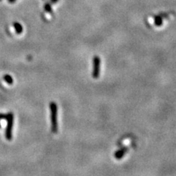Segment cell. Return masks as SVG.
I'll return each instance as SVG.
<instances>
[{
	"label": "cell",
	"instance_id": "cell-1",
	"mask_svg": "<svg viewBox=\"0 0 176 176\" xmlns=\"http://www.w3.org/2000/svg\"><path fill=\"white\" fill-rule=\"evenodd\" d=\"M50 111H51V124L52 131L56 133L58 131V123H57V106L54 102L50 103Z\"/></svg>",
	"mask_w": 176,
	"mask_h": 176
},
{
	"label": "cell",
	"instance_id": "cell-2",
	"mask_svg": "<svg viewBox=\"0 0 176 176\" xmlns=\"http://www.w3.org/2000/svg\"><path fill=\"white\" fill-rule=\"evenodd\" d=\"M6 120L7 121V128L5 131V136L7 138V140H11L13 138V121L14 117L13 113H8L7 115Z\"/></svg>",
	"mask_w": 176,
	"mask_h": 176
},
{
	"label": "cell",
	"instance_id": "cell-3",
	"mask_svg": "<svg viewBox=\"0 0 176 176\" xmlns=\"http://www.w3.org/2000/svg\"><path fill=\"white\" fill-rule=\"evenodd\" d=\"M93 77L94 79H98L101 73V59L99 56H95L93 60Z\"/></svg>",
	"mask_w": 176,
	"mask_h": 176
},
{
	"label": "cell",
	"instance_id": "cell-4",
	"mask_svg": "<svg viewBox=\"0 0 176 176\" xmlns=\"http://www.w3.org/2000/svg\"><path fill=\"white\" fill-rule=\"evenodd\" d=\"M127 150H128V149H127L126 148H120V149L118 150H117V151L115 152V159H118V160L121 159L123 156H125V154L126 153Z\"/></svg>",
	"mask_w": 176,
	"mask_h": 176
},
{
	"label": "cell",
	"instance_id": "cell-5",
	"mask_svg": "<svg viewBox=\"0 0 176 176\" xmlns=\"http://www.w3.org/2000/svg\"><path fill=\"white\" fill-rule=\"evenodd\" d=\"M13 26L14 28H15V32H16L17 34L22 33V32H23V27H22V26L20 24L18 23V22H15Z\"/></svg>",
	"mask_w": 176,
	"mask_h": 176
},
{
	"label": "cell",
	"instance_id": "cell-6",
	"mask_svg": "<svg viewBox=\"0 0 176 176\" xmlns=\"http://www.w3.org/2000/svg\"><path fill=\"white\" fill-rule=\"evenodd\" d=\"M3 79L8 85H13V79L12 77H10V75L5 74L3 77Z\"/></svg>",
	"mask_w": 176,
	"mask_h": 176
},
{
	"label": "cell",
	"instance_id": "cell-7",
	"mask_svg": "<svg viewBox=\"0 0 176 176\" xmlns=\"http://www.w3.org/2000/svg\"><path fill=\"white\" fill-rule=\"evenodd\" d=\"M163 21H162V18L161 16H156L155 18V25L156 27H160L162 25Z\"/></svg>",
	"mask_w": 176,
	"mask_h": 176
},
{
	"label": "cell",
	"instance_id": "cell-8",
	"mask_svg": "<svg viewBox=\"0 0 176 176\" xmlns=\"http://www.w3.org/2000/svg\"><path fill=\"white\" fill-rule=\"evenodd\" d=\"M45 10H46V11L48 12V13H52V7H51V5H50L48 3L46 4V5H45Z\"/></svg>",
	"mask_w": 176,
	"mask_h": 176
},
{
	"label": "cell",
	"instance_id": "cell-9",
	"mask_svg": "<svg viewBox=\"0 0 176 176\" xmlns=\"http://www.w3.org/2000/svg\"><path fill=\"white\" fill-rule=\"evenodd\" d=\"M7 118V115H4V114H0V120H6Z\"/></svg>",
	"mask_w": 176,
	"mask_h": 176
},
{
	"label": "cell",
	"instance_id": "cell-10",
	"mask_svg": "<svg viewBox=\"0 0 176 176\" xmlns=\"http://www.w3.org/2000/svg\"><path fill=\"white\" fill-rule=\"evenodd\" d=\"M8 1H9V2H10V3H13L15 0H8Z\"/></svg>",
	"mask_w": 176,
	"mask_h": 176
},
{
	"label": "cell",
	"instance_id": "cell-11",
	"mask_svg": "<svg viewBox=\"0 0 176 176\" xmlns=\"http://www.w3.org/2000/svg\"><path fill=\"white\" fill-rule=\"evenodd\" d=\"M52 2H54V3H55V2H57L58 0H52Z\"/></svg>",
	"mask_w": 176,
	"mask_h": 176
},
{
	"label": "cell",
	"instance_id": "cell-12",
	"mask_svg": "<svg viewBox=\"0 0 176 176\" xmlns=\"http://www.w3.org/2000/svg\"><path fill=\"white\" fill-rule=\"evenodd\" d=\"M0 128H1V125H0Z\"/></svg>",
	"mask_w": 176,
	"mask_h": 176
},
{
	"label": "cell",
	"instance_id": "cell-13",
	"mask_svg": "<svg viewBox=\"0 0 176 176\" xmlns=\"http://www.w3.org/2000/svg\"><path fill=\"white\" fill-rule=\"evenodd\" d=\"M0 1H1V0H0Z\"/></svg>",
	"mask_w": 176,
	"mask_h": 176
}]
</instances>
